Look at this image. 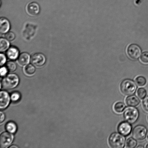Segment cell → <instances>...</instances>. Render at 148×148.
<instances>
[{"label":"cell","instance_id":"cell-1","mask_svg":"<svg viewBox=\"0 0 148 148\" xmlns=\"http://www.w3.org/2000/svg\"><path fill=\"white\" fill-rule=\"evenodd\" d=\"M111 147L114 148H122L125 143V138L122 134L118 133H112L108 140Z\"/></svg>","mask_w":148,"mask_h":148},{"label":"cell","instance_id":"cell-2","mask_svg":"<svg viewBox=\"0 0 148 148\" xmlns=\"http://www.w3.org/2000/svg\"><path fill=\"white\" fill-rule=\"evenodd\" d=\"M137 89V85L134 81L131 79H125L120 85V90L121 92L126 95H133Z\"/></svg>","mask_w":148,"mask_h":148},{"label":"cell","instance_id":"cell-3","mask_svg":"<svg viewBox=\"0 0 148 148\" xmlns=\"http://www.w3.org/2000/svg\"><path fill=\"white\" fill-rule=\"evenodd\" d=\"M123 116L125 120L130 124H133L137 121L139 116L138 110L133 107H127L124 110Z\"/></svg>","mask_w":148,"mask_h":148},{"label":"cell","instance_id":"cell-4","mask_svg":"<svg viewBox=\"0 0 148 148\" xmlns=\"http://www.w3.org/2000/svg\"><path fill=\"white\" fill-rule=\"evenodd\" d=\"M19 81V79L17 75L14 74H10L3 78L2 86L5 89H13L17 86Z\"/></svg>","mask_w":148,"mask_h":148},{"label":"cell","instance_id":"cell-5","mask_svg":"<svg viewBox=\"0 0 148 148\" xmlns=\"http://www.w3.org/2000/svg\"><path fill=\"white\" fill-rule=\"evenodd\" d=\"M127 53L130 58L133 60H137L140 58L141 55V49L138 45L132 44L127 47Z\"/></svg>","mask_w":148,"mask_h":148},{"label":"cell","instance_id":"cell-6","mask_svg":"<svg viewBox=\"0 0 148 148\" xmlns=\"http://www.w3.org/2000/svg\"><path fill=\"white\" fill-rule=\"evenodd\" d=\"M147 133V128L145 126L139 125L133 129L132 135L136 140H143L145 138Z\"/></svg>","mask_w":148,"mask_h":148},{"label":"cell","instance_id":"cell-7","mask_svg":"<svg viewBox=\"0 0 148 148\" xmlns=\"http://www.w3.org/2000/svg\"><path fill=\"white\" fill-rule=\"evenodd\" d=\"M14 140V136L11 133L5 132L1 134L0 137V146L1 148L8 147L11 144Z\"/></svg>","mask_w":148,"mask_h":148},{"label":"cell","instance_id":"cell-8","mask_svg":"<svg viewBox=\"0 0 148 148\" xmlns=\"http://www.w3.org/2000/svg\"><path fill=\"white\" fill-rule=\"evenodd\" d=\"M46 58L42 53H37L33 54L32 56V63L35 66L40 67L44 65L46 62Z\"/></svg>","mask_w":148,"mask_h":148},{"label":"cell","instance_id":"cell-9","mask_svg":"<svg viewBox=\"0 0 148 148\" xmlns=\"http://www.w3.org/2000/svg\"><path fill=\"white\" fill-rule=\"evenodd\" d=\"M132 130V126L128 122H123L120 123L118 126V132L124 136L129 135L131 133Z\"/></svg>","mask_w":148,"mask_h":148},{"label":"cell","instance_id":"cell-10","mask_svg":"<svg viewBox=\"0 0 148 148\" xmlns=\"http://www.w3.org/2000/svg\"><path fill=\"white\" fill-rule=\"evenodd\" d=\"M27 12L30 15L35 16L40 12V7L37 3L31 2L27 5Z\"/></svg>","mask_w":148,"mask_h":148},{"label":"cell","instance_id":"cell-11","mask_svg":"<svg viewBox=\"0 0 148 148\" xmlns=\"http://www.w3.org/2000/svg\"><path fill=\"white\" fill-rule=\"evenodd\" d=\"M10 98L8 92L5 91L1 92V104L0 108L1 109H4L7 108L10 103Z\"/></svg>","mask_w":148,"mask_h":148},{"label":"cell","instance_id":"cell-12","mask_svg":"<svg viewBox=\"0 0 148 148\" xmlns=\"http://www.w3.org/2000/svg\"><path fill=\"white\" fill-rule=\"evenodd\" d=\"M10 27L9 21L6 18H1L0 20V32L4 34L8 32Z\"/></svg>","mask_w":148,"mask_h":148},{"label":"cell","instance_id":"cell-13","mask_svg":"<svg viewBox=\"0 0 148 148\" xmlns=\"http://www.w3.org/2000/svg\"><path fill=\"white\" fill-rule=\"evenodd\" d=\"M126 104L129 106L136 107L140 103V100L136 95H131L127 97L125 100Z\"/></svg>","mask_w":148,"mask_h":148},{"label":"cell","instance_id":"cell-14","mask_svg":"<svg viewBox=\"0 0 148 148\" xmlns=\"http://www.w3.org/2000/svg\"><path fill=\"white\" fill-rule=\"evenodd\" d=\"M30 59V56L28 53H21L18 56V62L20 65L24 66L25 65L28 64Z\"/></svg>","mask_w":148,"mask_h":148},{"label":"cell","instance_id":"cell-15","mask_svg":"<svg viewBox=\"0 0 148 148\" xmlns=\"http://www.w3.org/2000/svg\"><path fill=\"white\" fill-rule=\"evenodd\" d=\"M19 51L16 48L11 47L7 52V57L12 60H15L18 57Z\"/></svg>","mask_w":148,"mask_h":148},{"label":"cell","instance_id":"cell-16","mask_svg":"<svg viewBox=\"0 0 148 148\" xmlns=\"http://www.w3.org/2000/svg\"><path fill=\"white\" fill-rule=\"evenodd\" d=\"M10 43L6 39L1 38L0 40V51L1 52L5 51L9 47Z\"/></svg>","mask_w":148,"mask_h":148},{"label":"cell","instance_id":"cell-17","mask_svg":"<svg viewBox=\"0 0 148 148\" xmlns=\"http://www.w3.org/2000/svg\"><path fill=\"white\" fill-rule=\"evenodd\" d=\"M125 108V104L123 102H119L116 103L114 106V111L117 113H120L123 112Z\"/></svg>","mask_w":148,"mask_h":148},{"label":"cell","instance_id":"cell-18","mask_svg":"<svg viewBox=\"0 0 148 148\" xmlns=\"http://www.w3.org/2000/svg\"><path fill=\"white\" fill-rule=\"evenodd\" d=\"M6 128L9 132L11 133H15L17 130V126L13 122H10L7 123L6 126Z\"/></svg>","mask_w":148,"mask_h":148},{"label":"cell","instance_id":"cell-19","mask_svg":"<svg viewBox=\"0 0 148 148\" xmlns=\"http://www.w3.org/2000/svg\"><path fill=\"white\" fill-rule=\"evenodd\" d=\"M24 71L27 75H32L36 71V68L33 65L28 64L25 68Z\"/></svg>","mask_w":148,"mask_h":148},{"label":"cell","instance_id":"cell-20","mask_svg":"<svg viewBox=\"0 0 148 148\" xmlns=\"http://www.w3.org/2000/svg\"><path fill=\"white\" fill-rule=\"evenodd\" d=\"M137 145V142L132 138H130L127 139L126 143V147L127 148H133L135 147Z\"/></svg>","mask_w":148,"mask_h":148},{"label":"cell","instance_id":"cell-21","mask_svg":"<svg viewBox=\"0 0 148 148\" xmlns=\"http://www.w3.org/2000/svg\"><path fill=\"white\" fill-rule=\"evenodd\" d=\"M135 81L136 83L140 86H144L146 83V78L142 76L137 77Z\"/></svg>","mask_w":148,"mask_h":148},{"label":"cell","instance_id":"cell-22","mask_svg":"<svg viewBox=\"0 0 148 148\" xmlns=\"http://www.w3.org/2000/svg\"><path fill=\"white\" fill-rule=\"evenodd\" d=\"M16 65L14 62L10 61L7 63V69L10 72L14 71L16 69Z\"/></svg>","mask_w":148,"mask_h":148},{"label":"cell","instance_id":"cell-23","mask_svg":"<svg viewBox=\"0 0 148 148\" xmlns=\"http://www.w3.org/2000/svg\"><path fill=\"white\" fill-rule=\"evenodd\" d=\"M137 94L139 98L140 99H143L145 98L147 95V92L145 88H140L137 90Z\"/></svg>","mask_w":148,"mask_h":148},{"label":"cell","instance_id":"cell-24","mask_svg":"<svg viewBox=\"0 0 148 148\" xmlns=\"http://www.w3.org/2000/svg\"><path fill=\"white\" fill-rule=\"evenodd\" d=\"M140 60L143 63H148V52H144L142 53Z\"/></svg>","mask_w":148,"mask_h":148},{"label":"cell","instance_id":"cell-25","mask_svg":"<svg viewBox=\"0 0 148 148\" xmlns=\"http://www.w3.org/2000/svg\"><path fill=\"white\" fill-rule=\"evenodd\" d=\"M15 35L12 32H9L6 33L5 35V38L8 41H12L15 38Z\"/></svg>","mask_w":148,"mask_h":148},{"label":"cell","instance_id":"cell-26","mask_svg":"<svg viewBox=\"0 0 148 148\" xmlns=\"http://www.w3.org/2000/svg\"><path fill=\"white\" fill-rule=\"evenodd\" d=\"M20 97V94L18 92H14L12 94L11 99L13 101H16L19 99Z\"/></svg>","mask_w":148,"mask_h":148},{"label":"cell","instance_id":"cell-27","mask_svg":"<svg viewBox=\"0 0 148 148\" xmlns=\"http://www.w3.org/2000/svg\"><path fill=\"white\" fill-rule=\"evenodd\" d=\"M143 104L144 109L146 111L148 112V96L144 99L143 101Z\"/></svg>","mask_w":148,"mask_h":148},{"label":"cell","instance_id":"cell-28","mask_svg":"<svg viewBox=\"0 0 148 148\" xmlns=\"http://www.w3.org/2000/svg\"><path fill=\"white\" fill-rule=\"evenodd\" d=\"M0 58H1V63L0 65L1 66H3L4 64L5 63L6 61V58L4 55L1 53L0 55Z\"/></svg>","mask_w":148,"mask_h":148},{"label":"cell","instance_id":"cell-29","mask_svg":"<svg viewBox=\"0 0 148 148\" xmlns=\"http://www.w3.org/2000/svg\"><path fill=\"white\" fill-rule=\"evenodd\" d=\"M7 69L6 68L2 67L1 69V76H4L7 73Z\"/></svg>","mask_w":148,"mask_h":148},{"label":"cell","instance_id":"cell-30","mask_svg":"<svg viewBox=\"0 0 148 148\" xmlns=\"http://www.w3.org/2000/svg\"><path fill=\"white\" fill-rule=\"evenodd\" d=\"M5 119V115L3 113L1 112V119H0V122L2 123L4 121Z\"/></svg>","mask_w":148,"mask_h":148},{"label":"cell","instance_id":"cell-31","mask_svg":"<svg viewBox=\"0 0 148 148\" xmlns=\"http://www.w3.org/2000/svg\"><path fill=\"white\" fill-rule=\"evenodd\" d=\"M10 148H18L17 146H16L13 145L12 146H10Z\"/></svg>","mask_w":148,"mask_h":148},{"label":"cell","instance_id":"cell-32","mask_svg":"<svg viewBox=\"0 0 148 148\" xmlns=\"http://www.w3.org/2000/svg\"><path fill=\"white\" fill-rule=\"evenodd\" d=\"M144 147H143V146H138V147H137V148H143Z\"/></svg>","mask_w":148,"mask_h":148},{"label":"cell","instance_id":"cell-33","mask_svg":"<svg viewBox=\"0 0 148 148\" xmlns=\"http://www.w3.org/2000/svg\"><path fill=\"white\" fill-rule=\"evenodd\" d=\"M147 139H148V132L147 133Z\"/></svg>","mask_w":148,"mask_h":148},{"label":"cell","instance_id":"cell-34","mask_svg":"<svg viewBox=\"0 0 148 148\" xmlns=\"http://www.w3.org/2000/svg\"><path fill=\"white\" fill-rule=\"evenodd\" d=\"M146 148H148V144L146 146Z\"/></svg>","mask_w":148,"mask_h":148},{"label":"cell","instance_id":"cell-35","mask_svg":"<svg viewBox=\"0 0 148 148\" xmlns=\"http://www.w3.org/2000/svg\"></svg>","mask_w":148,"mask_h":148}]
</instances>
